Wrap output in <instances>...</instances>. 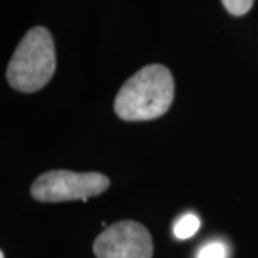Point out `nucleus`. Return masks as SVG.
Returning a JSON list of instances; mask_svg holds the SVG:
<instances>
[{
  "mask_svg": "<svg viewBox=\"0 0 258 258\" xmlns=\"http://www.w3.org/2000/svg\"><path fill=\"white\" fill-rule=\"evenodd\" d=\"M56 71L55 43L43 26L30 29L19 43L8 66V82L19 92L33 93L45 88Z\"/></svg>",
  "mask_w": 258,
  "mask_h": 258,
  "instance_id": "f03ea898",
  "label": "nucleus"
},
{
  "mask_svg": "<svg viewBox=\"0 0 258 258\" xmlns=\"http://www.w3.org/2000/svg\"><path fill=\"white\" fill-rule=\"evenodd\" d=\"M93 252L96 258H152L154 244L142 224L119 221L98 235Z\"/></svg>",
  "mask_w": 258,
  "mask_h": 258,
  "instance_id": "20e7f679",
  "label": "nucleus"
},
{
  "mask_svg": "<svg viewBox=\"0 0 258 258\" xmlns=\"http://www.w3.org/2000/svg\"><path fill=\"white\" fill-rule=\"evenodd\" d=\"M109 178L101 172H74L66 169L47 171L32 184L30 194L40 203L86 201L109 188Z\"/></svg>",
  "mask_w": 258,
  "mask_h": 258,
  "instance_id": "7ed1b4c3",
  "label": "nucleus"
},
{
  "mask_svg": "<svg viewBox=\"0 0 258 258\" xmlns=\"http://www.w3.org/2000/svg\"><path fill=\"white\" fill-rule=\"evenodd\" d=\"M200 227H201V220L194 214H186L176 221L174 234L178 240H188L197 234Z\"/></svg>",
  "mask_w": 258,
  "mask_h": 258,
  "instance_id": "39448f33",
  "label": "nucleus"
},
{
  "mask_svg": "<svg viewBox=\"0 0 258 258\" xmlns=\"http://www.w3.org/2000/svg\"><path fill=\"white\" fill-rule=\"evenodd\" d=\"M174 76L164 64H148L131 76L115 98V113L129 122L162 116L174 101Z\"/></svg>",
  "mask_w": 258,
  "mask_h": 258,
  "instance_id": "f257e3e1",
  "label": "nucleus"
},
{
  "mask_svg": "<svg viewBox=\"0 0 258 258\" xmlns=\"http://www.w3.org/2000/svg\"><path fill=\"white\" fill-rule=\"evenodd\" d=\"M227 247L222 242H210L198 252V258H227Z\"/></svg>",
  "mask_w": 258,
  "mask_h": 258,
  "instance_id": "0eeeda50",
  "label": "nucleus"
},
{
  "mask_svg": "<svg viewBox=\"0 0 258 258\" xmlns=\"http://www.w3.org/2000/svg\"><path fill=\"white\" fill-rule=\"evenodd\" d=\"M0 258H5V252H3V251L0 252Z\"/></svg>",
  "mask_w": 258,
  "mask_h": 258,
  "instance_id": "6e6552de",
  "label": "nucleus"
},
{
  "mask_svg": "<svg viewBox=\"0 0 258 258\" xmlns=\"http://www.w3.org/2000/svg\"><path fill=\"white\" fill-rule=\"evenodd\" d=\"M221 2L222 6L232 16L247 15L252 8V5H254V0H221Z\"/></svg>",
  "mask_w": 258,
  "mask_h": 258,
  "instance_id": "423d86ee",
  "label": "nucleus"
}]
</instances>
